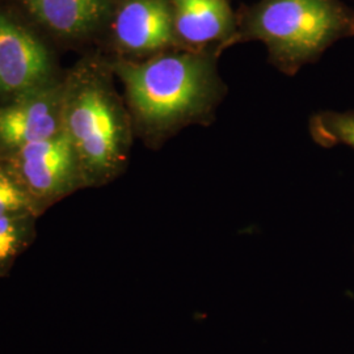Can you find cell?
<instances>
[{"mask_svg":"<svg viewBox=\"0 0 354 354\" xmlns=\"http://www.w3.org/2000/svg\"><path fill=\"white\" fill-rule=\"evenodd\" d=\"M218 57L214 49H180L143 61L112 62L124 84L134 127L158 142L184 127L212 122L226 95Z\"/></svg>","mask_w":354,"mask_h":354,"instance_id":"1","label":"cell"},{"mask_svg":"<svg viewBox=\"0 0 354 354\" xmlns=\"http://www.w3.org/2000/svg\"><path fill=\"white\" fill-rule=\"evenodd\" d=\"M113 67L83 58L64 80L62 127L76 152L86 187L111 183L125 169L133 120L114 88Z\"/></svg>","mask_w":354,"mask_h":354,"instance_id":"2","label":"cell"},{"mask_svg":"<svg viewBox=\"0 0 354 354\" xmlns=\"http://www.w3.org/2000/svg\"><path fill=\"white\" fill-rule=\"evenodd\" d=\"M354 36V12L342 0H261L245 16L230 46L260 41L269 61L295 75L332 45Z\"/></svg>","mask_w":354,"mask_h":354,"instance_id":"3","label":"cell"},{"mask_svg":"<svg viewBox=\"0 0 354 354\" xmlns=\"http://www.w3.org/2000/svg\"><path fill=\"white\" fill-rule=\"evenodd\" d=\"M42 214L86 183L75 150L64 131L1 156Z\"/></svg>","mask_w":354,"mask_h":354,"instance_id":"4","label":"cell"},{"mask_svg":"<svg viewBox=\"0 0 354 354\" xmlns=\"http://www.w3.org/2000/svg\"><path fill=\"white\" fill-rule=\"evenodd\" d=\"M62 105L64 82L54 79L0 105V156L61 134Z\"/></svg>","mask_w":354,"mask_h":354,"instance_id":"5","label":"cell"},{"mask_svg":"<svg viewBox=\"0 0 354 354\" xmlns=\"http://www.w3.org/2000/svg\"><path fill=\"white\" fill-rule=\"evenodd\" d=\"M48 49L26 28L0 13V95L17 97L53 80Z\"/></svg>","mask_w":354,"mask_h":354,"instance_id":"6","label":"cell"},{"mask_svg":"<svg viewBox=\"0 0 354 354\" xmlns=\"http://www.w3.org/2000/svg\"><path fill=\"white\" fill-rule=\"evenodd\" d=\"M113 36L117 48L129 55L180 48L171 0H124L115 12Z\"/></svg>","mask_w":354,"mask_h":354,"instance_id":"7","label":"cell"},{"mask_svg":"<svg viewBox=\"0 0 354 354\" xmlns=\"http://www.w3.org/2000/svg\"><path fill=\"white\" fill-rule=\"evenodd\" d=\"M175 32L181 49L221 54L236 33L227 0H171Z\"/></svg>","mask_w":354,"mask_h":354,"instance_id":"8","label":"cell"},{"mask_svg":"<svg viewBox=\"0 0 354 354\" xmlns=\"http://www.w3.org/2000/svg\"><path fill=\"white\" fill-rule=\"evenodd\" d=\"M23 3L39 23L67 37L96 30L111 11V0H23Z\"/></svg>","mask_w":354,"mask_h":354,"instance_id":"9","label":"cell"},{"mask_svg":"<svg viewBox=\"0 0 354 354\" xmlns=\"http://www.w3.org/2000/svg\"><path fill=\"white\" fill-rule=\"evenodd\" d=\"M37 218L33 213L0 216V277L10 274L17 257L35 241Z\"/></svg>","mask_w":354,"mask_h":354,"instance_id":"10","label":"cell"},{"mask_svg":"<svg viewBox=\"0 0 354 354\" xmlns=\"http://www.w3.org/2000/svg\"><path fill=\"white\" fill-rule=\"evenodd\" d=\"M308 130L317 145L323 147L346 146L354 150V112L324 111L310 118Z\"/></svg>","mask_w":354,"mask_h":354,"instance_id":"11","label":"cell"},{"mask_svg":"<svg viewBox=\"0 0 354 354\" xmlns=\"http://www.w3.org/2000/svg\"><path fill=\"white\" fill-rule=\"evenodd\" d=\"M17 213L41 215L36 203L13 175L7 162L0 156V216Z\"/></svg>","mask_w":354,"mask_h":354,"instance_id":"12","label":"cell"}]
</instances>
